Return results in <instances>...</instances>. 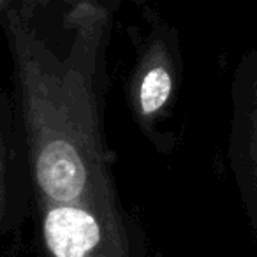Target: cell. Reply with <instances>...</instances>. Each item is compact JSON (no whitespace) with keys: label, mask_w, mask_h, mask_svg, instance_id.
Returning <instances> with one entry per match:
<instances>
[{"label":"cell","mask_w":257,"mask_h":257,"mask_svg":"<svg viewBox=\"0 0 257 257\" xmlns=\"http://www.w3.org/2000/svg\"><path fill=\"white\" fill-rule=\"evenodd\" d=\"M48 257H133L123 217L85 204H39Z\"/></svg>","instance_id":"cell-1"},{"label":"cell","mask_w":257,"mask_h":257,"mask_svg":"<svg viewBox=\"0 0 257 257\" xmlns=\"http://www.w3.org/2000/svg\"><path fill=\"white\" fill-rule=\"evenodd\" d=\"M173 90V78L168 65L152 64L145 71L138 86V106L143 116H154L168 102Z\"/></svg>","instance_id":"cell-2"},{"label":"cell","mask_w":257,"mask_h":257,"mask_svg":"<svg viewBox=\"0 0 257 257\" xmlns=\"http://www.w3.org/2000/svg\"><path fill=\"white\" fill-rule=\"evenodd\" d=\"M2 169H4V145H2V127H0V218L4 213V204H2Z\"/></svg>","instance_id":"cell-3"}]
</instances>
